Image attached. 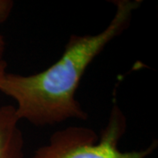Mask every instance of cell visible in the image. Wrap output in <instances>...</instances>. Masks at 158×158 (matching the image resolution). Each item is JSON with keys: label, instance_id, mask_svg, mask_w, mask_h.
<instances>
[{"label": "cell", "instance_id": "obj_1", "mask_svg": "<svg viewBox=\"0 0 158 158\" xmlns=\"http://www.w3.org/2000/svg\"><path fill=\"white\" fill-rule=\"evenodd\" d=\"M141 3L113 1L116 12L106 28L94 35H71L62 56L41 72L28 76L6 72L0 79V91L16 101L19 120L47 126L88 118L75 98L82 77L108 43L127 28Z\"/></svg>", "mask_w": 158, "mask_h": 158}, {"label": "cell", "instance_id": "obj_2", "mask_svg": "<svg viewBox=\"0 0 158 158\" xmlns=\"http://www.w3.org/2000/svg\"><path fill=\"white\" fill-rule=\"evenodd\" d=\"M126 130L127 118L114 103L99 136L91 128L69 127L53 134L49 142L30 158H146L157 147V141H154L145 149L121 151L118 142Z\"/></svg>", "mask_w": 158, "mask_h": 158}, {"label": "cell", "instance_id": "obj_3", "mask_svg": "<svg viewBox=\"0 0 158 158\" xmlns=\"http://www.w3.org/2000/svg\"><path fill=\"white\" fill-rule=\"evenodd\" d=\"M15 107H0V158L24 157V139Z\"/></svg>", "mask_w": 158, "mask_h": 158}, {"label": "cell", "instance_id": "obj_4", "mask_svg": "<svg viewBox=\"0 0 158 158\" xmlns=\"http://www.w3.org/2000/svg\"><path fill=\"white\" fill-rule=\"evenodd\" d=\"M13 7V2L10 0H0V23L4 22L7 19ZM6 43L4 37L0 34V61L3 60V56L5 53Z\"/></svg>", "mask_w": 158, "mask_h": 158}, {"label": "cell", "instance_id": "obj_5", "mask_svg": "<svg viewBox=\"0 0 158 158\" xmlns=\"http://www.w3.org/2000/svg\"><path fill=\"white\" fill-rule=\"evenodd\" d=\"M6 72V62L4 60L0 61V79Z\"/></svg>", "mask_w": 158, "mask_h": 158}]
</instances>
